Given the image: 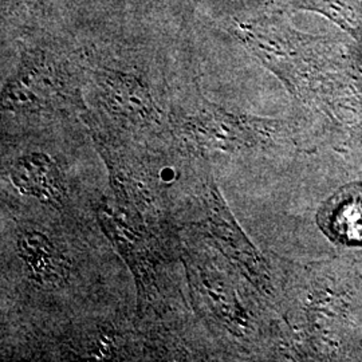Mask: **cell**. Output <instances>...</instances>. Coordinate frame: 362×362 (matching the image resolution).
Returning a JSON list of instances; mask_svg holds the SVG:
<instances>
[{"label": "cell", "instance_id": "obj_1", "mask_svg": "<svg viewBox=\"0 0 362 362\" xmlns=\"http://www.w3.org/2000/svg\"><path fill=\"white\" fill-rule=\"evenodd\" d=\"M65 69L46 55L28 54L19 71L4 86L3 106L8 110H49L71 95Z\"/></svg>", "mask_w": 362, "mask_h": 362}, {"label": "cell", "instance_id": "obj_2", "mask_svg": "<svg viewBox=\"0 0 362 362\" xmlns=\"http://www.w3.org/2000/svg\"><path fill=\"white\" fill-rule=\"evenodd\" d=\"M8 177L19 194L52 207L65 203L64 173L58 163L45 152L33 151L18 156L8 168Z\"/></svg>", "mask_w": 362, "mask_h": 362}, {"label": "cell", "instance_id": "obj_3", "mask_svg": "<svg viewBox=\"0 0 362 362\" xmlns=\"http://www.w3.org/2000/svg\"><path fill=\"white\" fill-rule=\"evenodd\" d=\"M203 206L204 215L197 223L199 230L226 257L243 264L248 272L254 270L258 263L257 254L236 226L215 184H208L206 187Z\"/></svg>", "mask_w": 362, "mask_h": 362}, {"label": "cell", "instance_id": "obj_4", "mask_svg": "<svg viewBox=\"0 0 362 362\" xmlns=\"http://www.w3.org/2000/svg\"><path fill=\"white\" fill-rule=\"evenodd\" d=\"M16 252L26 267L28 278L37 285L55 288L65 284L67 260L47 233L38 228H23L16 238Z\"/></svg>", "mask_w": 362, "mask_h": 362}, {"label": "cell", "instance_id": "obj_5", "mask_svg": "<svg viewBox=\"0 0 362 362\" xmlns=\"http://www.w3.org/2000/svg\"><path fill=\"white\" fill-rule=\"evenodd\" d=\"M320 228L333 242L362 246V184H351L333 194L317 215Z\"/></svg>", "mask_w": 362, "mask_h": 362}, {"label": "cell", "instance_id": "obj_6", "mask_svg": "<svg viewBox=\"0 0 362 362\" xmlns=\"http://www.w3.org/2000/svg\"><path fill=\"white\" fill-rule=\"evenodd\" d=\"M100 85L107 106L117 115L137 125L158 122V109L152 95L137 78L110 71L101 76Z\"/></svg>", "mask_w": 362, "mask_h": 362}, {"label": "cell", "instance_id": "obj_7", "mask_svg": "<svg viewBox=\"0 0 362 362\" xmlns=\"http://www.w3.org/2000/svg\"><path fill=\"white\" fill-rule=\"evenodd\" d=\"M98 220L107 236L121 251L122 257L129 263L133 272L136 274L140 294L145 291L144 296L148 298L146 291L153 288V267L141 236L125 220L121 219L119 215L112 214V211H109L105 206H101L98 209Z\"/></svg>", "mask_w": 362, "mask_h": 362}]
</instances>
